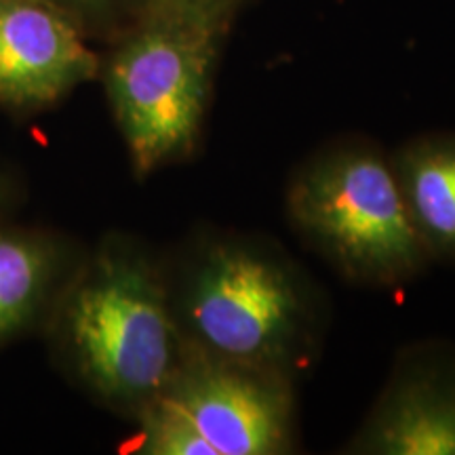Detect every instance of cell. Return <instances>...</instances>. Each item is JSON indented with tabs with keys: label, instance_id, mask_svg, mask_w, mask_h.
<instances>
[{
	"label": "cell",
	"instance_id": "ba28073f",
	"mask_svg": "<svg viewBox=\"0 0 455 455\" xmlns=\"http://www.w3.org/2000/svg\"><path fill=\"white\" fill-rule=\"evenodd\" d=\"M390 163L428 258L455 261V131L411 140Z\"/></svg>",
	"mask_w": 455,
	"mask_h": 455
},
{
	"label": "cell",
	"instance_id": "5b68a950",
	"mask_svg": "<svg viewBox=\"0 0 455 455\" xmlns=\"http://www.w3.org/2000/svg\"><path fill=\"white\" fill-rule=\"evenodd\" d=\"M135 419L144 455H283L295 445L293 378L186 344L178 373Z\"/></svg>",
	"mask_w": 455,
	"mask_h": 455
},
{
	"label": "cell",
	"instance_id": "6da1fadb",
	"mask_svg": "<svg viewBox=\"0 0 455 455\" xmlns=\"http://www.w3.org/2000/svg\"><path fill=\"white\" fill-rule=\"evenodd\" d=\"M51 308V329L70 371L121 413L138 418L184 361L169 284L155 261L123 238L101 244Z\"/></svg>",
	"mask_w": 455,
	"mask_h": 455
},
{
	"label": "cell",
	"instance_id": "8992f818",
	"mask_svg": "<svg viewBox=\"0 0 455 455\" xmlns=\"http://www.w3.org/2000/svg\"><path fill=\"white\" fill-rule=\"evenodd\" d=\"M87 32L53 0H0V106L47 110L100 76Z\"/></svg>",
	"mask_w": 455,
	"mask_h": 455
},
{
	"label": "cell",
	"instance_id": "7c38bea8",
	"mask_svg": "<svg viewBox=\"0 0 455 455\" xmlns=\"http://www.w3.org/2000/svg\"><path fill=\"white\" fill-rule=\"evenodd\" d=\"M4 192H7V190H4V184H3V180H0V198H4Z\"/></svg>",
	"mask_w": 455,
	"mask_h": 455
},
{
	"label": "cell",
	"instance_id": "9c48e42d",
	"mask_svg": "<svg viewBox=\"0 0 455 455\" xmlns=\"http://www.w3.org/2000/svg\"><path fill=\"white\" fill-rule=\"evenodd\" d=\"M64 270V251L53 238L0 226V344L51 310Z\"/></svg>",
	"mask_w": 455,
	"mask_h": 455
},
{
	"label": "cell",
	"instance_id": "52a82bcc",
	"mask_svg": "<svg viewBox=\"0 0 455 455\" xmlns=\"http://www.w3.org/2000/svg\"><path fill=\"white\" fill-rule=\"evenodd\" d=\"M346 451L455 455V350L407 356Z\"/></svg>",
	"mask_w": 455,
	"mask_h": 455
},
{
	"label": "cell",
	"instance_id": "7a4b0ae2",
	"mask_svg": "<svg viewBox=\"0 0 455 455\" xmlns=\"http://www.w3.org/2000/svg\"><path fill=\"white\" fill-rule=\"evenodd\" d=\"M186 344L293 378L308 367L318 310L306 276L276 249L244 238L203 244L171 295Z\"/></svg>",
	"mask_w": 455,
	"mask_h": 455
},
{
	"label": "cell",
	"instance_id": "277c9868",
	"mask_svg": "<svg viewBox=\"0 0 455 455\" xmlns=\"http://www.w3.org/2000/svg\"><path fill=\"white\" fill-rule=\"evenodd\" d=\"M287 213L304 241L352 281L398 284L430 261L392 163L373 146H338L310 161L289 186Z\"/></svg>",
	"mask_w": 455,
	"mask_h": 455
},
{
	"label": "cell",
	"instance_id": "8fae6325",
	"mask_svg": "<svg viewBox=\"0 0 455 455\" xmlns=\"http://www.w3.org/2000/svg\"><path fill=\"white\" fill-rule=\"evenodd\" d=\"M152 3H163L169 7L188 11V13H196L207 20L220 21L224 26H232L235 17L241 9L243 0H152Z\"/></svg>",
	"mask_w": 455,
	"mask_h": 455
},
{
	"label": "cell",
	"instance_id": "30bf717a",
	"mask_svg": "<svg viewBox=\"0 0 455 455\" xmlns=\"http://www.w3.org/2000/svg\"><path fill=\"white\" fill-rule=\"evenodd\" d=\"M53 3L74 17L87 36L91 34L116 36L152 0H53Z\"/></svg>",
	"mask_w": 455,
	"mask_h": 455
},
{
	"label": "cell",
	"instance_id": "3957f363",
	"mask_svg": "<svg viewBox=\"0 0 455 455\" xmlns=\"http://www.w3.org/2000/svg\"><path fill=\"white\" fill-rule=\"evenodd\" d=\"M228 32L220 21L150 3L112 36L100 78L140 178L195 150Z\"/></svg>",
	"mask_w": 455,
	"mask_h": 455
}]
</instances>
